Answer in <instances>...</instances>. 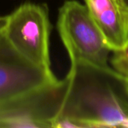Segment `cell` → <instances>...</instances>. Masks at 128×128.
<instances>
[{"label":"cell","instance_id":"3","mask_svg":"<svg viewBox=\"0 0 128 128\" xmlns=\"http://www.w3.org/2000/svg\"><path fill=\"white\" fill-rule=\"evenodd\" d=\"M57 27L70 62L82 61L109 67L112 51L85 4L75 0L65 2L59 9Z\"/></svg>","mask_w":128,"mask_h":128},{"label":"cell","instance_id":"4","mask_svg":"<svg viewBox=\"0 0 128 128\" xmlns=\"http://www.w3.org/2000/svg\"><path fill=\"white\" fill-rule=\"evenodd\" d=\"M65 91V80L0 104V128H52Z\"/></svg>","mask_w":128,"mask_h":128},{"label":"cell","instance_id":"2","mask_svg":"<svg viewBox=\"0 0 128 128\" xmlns=\"http://www.w3.org/2000/svg\"><path fill=\"white\" fill-rule=\"evenodd\" d=\"M51 25L44 4L26 2L5 16L2 32L10 46L33 64L51 70Z\"/></svg>","mask_w":128,"mask_h":128},{"label":"cell","instance_id":"10","mask_svg":"<svg viewBox=\"0 0 128 128\" xmlns=\"http://www.w3.org/2000/svg\"></svg>","mask_w":128,"mask_h":128},{"label":"cell","instance_id":"5","mask_svg":"<svg viewBox=\"0 0 128 128\" xmlns=\"http://www.w3.org/2000/svg\"><path fill=\"white\" fill-rule=\"evenodd\" d=\"M58 79L20 55L0 31V104L19 98Z\"/></svg>","mask_w":128,"mask_h":128},{"label":"cell","instance_id":"9","mask_svg":"<svg viewBox=\"0 0 128 128\" xmlns=\"http://www.w3.org/2000/svg\"><path fill=\"white\" fill-rule=\"evenodd\" d=\"M120 2H122V4L128 9V0H120Z\"/></svg>","mask_w":128,"mask_h":128},{"label":"cell","instance_id":"7","mask_svg":"<svg viewBox=\"0 0 128 128\" xmlns=\"http://www.w3.org/2000/svg\"><path fill=\"white\" fill-rule=\"evenodd\" d=\"M110 62L112 68L128 82V44L124 49L113 52Z\"/></svg>","mask_w":128,"mask_h":128},{"label":"cell","instance_id":"1","mask_svg":"<svg viewBox=\"0 0 128 128\" xmlns=\"http://www.w3.org/2000/svg\"><path fill=\"white\" fill-rule=\"evenodd\" d=\"M64 80L55 121L64 120L68 128H128V81L111 67L72 62Z\"/></svg>","mask_w":128,"mask_h":128},{"label":"cell","instance_id":"8","mask_svg":"<svg viewBox=\"0 0 128 128\" xmlns=\"http://www.w3.org/2000/svg\"><path fill=\"white\" fill-rule=\"evenodd\" d=\"M5 23V16H2L0 15V31L2 30Z\"/></svg>","mask_w":128,"mask_h":128},{"label":"cell","instance_id":"6","mask_svg":"<svg viewBox=\"0 0 128 128\" xmlns=\"http://www.w3.org/2000/svg\"><path fill=\"white\" fill-rule=\"evenodd\" d=\"M87 10L112 52L128 44V9L120 0H84Z\"/></svg>","mask_w":128,"mask_h":128}]
</instances>
